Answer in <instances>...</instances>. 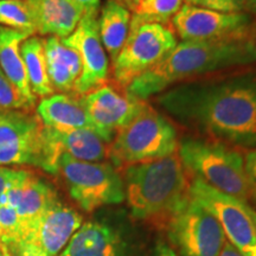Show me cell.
Here are the masks:
<instances>
[{"label": "cell", "mask_w": 256, "mask_h": 256, "mask_svg": "<svg viewBox=\"0 0 256 256\" xmlns=\"http://www.w3.org/2000/svg\"><path fill=\"white\" fill-rule=\"evenodd\" d=\"M166 113L217 142L256 148V76L184 83L156 98Z\"/></svg>", "instance_id": "6da1fadb"}, {"label": "cell", "mask_w": 256, "mask_h": 256, "mask_svg": "<svg viewBox=\"0 0 256 256\" xmlns=\"http://www.w3.org/2000/svg\"><path fill=\"white\" fill-rule=\"evenodd\" d=\"M256 62V37L222 40H183L154 68L134 80L124 92L147 100L176 83L218 70Z\"/></svg>", "instance_id": "7a4b0ae2"}, {"label": "cell", "mask_w": 256, "mask_h": 256, "mask_svg": "<svg viewBox=\"0 0 256 256\" xmlns=\"http://www.w3.org/2000/svg\"><path fill=\"white\" fill-rule=\"evenodd\" d=\"M122 179L124 198L136 220H170L190 200V184L177 153L128 165Z\"/></svg>", "instance_id": "3957f363"}, {"label": "cell", "mask_w": 256, "mask_h": 256, "mask_svg": "<svg viewBox=\"0 0 256 256\" xmlns=\"http://www.w3.org/2000/svg\"><path fill=\"white\" fill-rule=\"evenodd\" d=\"M178 156L194 178L223 194L247 202L252 197L244 159L241 153L217 140L184 138L179 142Z\"/></svg>", "instance_id": "277c9868"}, {"label": "cell", "mask_w": 256, "mask_h": 256, "mask_svg": "<svg viewBox=\"0 0 256 256\" xmlns=\"http://www.w3.org/2000/svg\"><path fill=\"white\" fill-rule=\"evenodd\" d=\"M178 145L174 124L150 106L116 133L110 145L108 158L115 166L126 168L174 154Z\"/></svg>", "instance_id": "5b68a950"}, {"label": "cell", "mask_w": 256, "mask_h": 256, "mask_svg": "<svg viewBox=\"0 0 256 256\" xmlns=\"http://www.w3.org/2000/svg\"><path fill=\"white\" fill-rule=\"evenodd\" d=\"M57 174L62 176L70 197L86 212L124 200V179L108 162H89L62 154Z\"/></svg>", "instance_id": "8992f818"}, {"label": "cell", "mask_w": 256, "mask_h": 256, "mask_svg": "<svg viewBox=\"0 0 256 256\" xmlns=\"http://www.w3.org/2000/svg\"><path fill=\"white\" fill-rule=\"evenodd\" d=\"M177 44L174 31L168 25L130 19L127 40L113 63L114 81L126 90L134 80L168 57Z\"/></svg>", "instance_id": "52a82bcc"}, {"label": "cell", "mask_w": 256, "mask_h": 256, "mask_svg": "<svg viewBox=\"0 0 256 256\" xmlns=\"http://www.w3.org/2000/svg\"><path fill=\"white\" fill-rule=\"evenodd\" d=\"M168 235L182 256H218L226 241L216 217L191 197L168 220Z\"/></svg>", "instance_id": "ba28073f"}, {"label": "cell", "mask_w": 256, "mask_h": 256, "mask_svg": "<svg viewBox=\"0 0 256 256\" xmlns=\"http://www.w3.org/2000/svg\"><path fill=\"white\" fill-rule=\"evenodd\" d=\"M188 192L191 198L216 217L234 247L246 256H256V228L247 202L223 194L197 178L190 184Z\"/></svg>", "instance_id": "9c48e42d"}, {"label": "cell", "mask_w": 256, "mask_h": 256, "mask_svg": "<svg viewBox=\"0 0 256 256\" xmlns=\"http://www.w3.org/2000/svg\"><path fill=\"white\" fill-rule=\"evenodd\" d=\"M43 124L36 112H0V166L34 165L40 168Z\"/></svg>", "instance_id": "30bf717a"}, {"label": "cell", "mask_w": 256, "mask_h": 256, "mask_svg": "<svg viewBox=\"0 0 256 256\" xmlns=\"http://www.w3.org/2000/svg\"><path fill=\"white\" fill-rule=\"evenodd\" d=\"M81 226L82 216L78 211L57 200L22 236L11 254L58 256Z\"/></svg>", "instance_id": "8fae6325"}, {"label": "cell", "mask_w": 256, "mask_h": 256, "mask_svg": "<svg viewBox=\"0 0 256 256\" xmlns=\"http://www.w3.org/2000/svg\"><path fill=\"white\" fill-rule=\"evenodd\" d=\"M248 14H224L202 6L184 4L172 18L176 34L183 40H222L249 36Z\"/></svg>", "instance_id": "7c38bea8"}, {"label": "cell", "mask_w": 256, "mask_h": 256, "mask_svg": "<svg viewBox=\"0 0 256 256\" xmlns=\"http://www.w3.org/2000/svg\"><path fill=\"white\" fill-rule=\"evenodd\" d=\"M81 98L92 130L110 145L121 128L150 107L145 100L133 98L126 92H118L107 84Z\"/></svg>", "instance_id": "4fadbf2b"}, {"label": "cell", "mask_w": 256, "mask_h": 256, "mask_svg": "<svg viewBox=\"0 0 256 256\" xmlns=\"http://www.w3.org/2000/svg\"><path fill=\"white\" fill-rule=\"evenodd\" d=\"M62 42L78 51L82 63L72 95L81 98L104 86L110 76V62L100 40L98 14H83L72 34Z\"/></svg>", "instance_id": "5bb4252c"}, {"label": "cell", "mask_w": 256, "mask_h": 256, "mask_svg": "<svg viewBox=\"0 0 256 256\" xmlns=\"http://www.w3.org/2000/svg\"><path fill=\"white\" fill-rule=\"evenodd\" d=\"M110 144L92 128L58 130L43 126V156L40 168L57 174L62 154L89 162H102L108 158Z\"/></svg>", "instance_id": "9a60e30c"}, {"label": "cell", "mask_w": 256, "mask_h": 256, "mask_svg": "<svg viewBox=\"0 0 256 256\" xmlns=\"http://www.w3.org/2000/svg\"><path fill=\"white\" fill-rule=\"evenodd\" d=\"M58 200L54 188L28 170L14 168L6 204L14 208L20 223V238Z\"/></svg>", "instance_id": "2e32d148"}, {"label": "cell", "mask_w": 256, "mask_h": 256, "mask_svg": "<svg viewBox=\"0 0 256 256\" xmlns=\"http://www.w3.org/2000/svg\"><path fill=\"white\" fill-rule=\"evenodd\" d=\"M34 8L37 34L63 40L72 34L84 14L74 0H28Z\"/></svg>", "instance_id": "e0dca14e"}, {"label": "cell", "mask_w": 256, "mask_h": 256, "mask_svg": "<svg viewBox=\"0 0 256 256\" xmlns=\"http://www.w3.org/2000/svg\"><path fill=\"white\" fill-rule=\"evenodd\" d=\"M64 256H126L124 244L114 230L100 222H87L76 230Z\"/></svg>", "instance_id": "ac0fdd59"}, {"label": "cell", "mask_w": 256, "mask_h": 256, "mask_svg": "<svg viewBox=\"0 0 256 256\" xmlns=\"http://www.w3.org/2000/svg\"><path fill=\"white\" fill-rule=\"evenodd\" d=\"M48 75L54 90L72 95L75 84L82 72L78 52L63 43L60 38L48 37L43 40Z\"/></svg>", "instance_id": "d6986e66"}, {"label": "cell", "mask_w": 256, "mask_h": 256, "mask_svg": "<svg viewBox=\"0 0 256 256\" xmlns=\"http://www.w3.org/2000/svg\"><path fill=\"white\" fill-rule=\"evenodd\" d=\"M36 113L43 126L58 130L92 128L89 115L82 98L68 94H56L42 98Z\"/></svg>", "instance_id": "ffe728a7"}, {"label": "cell", "mask_w": 256, "mask_h": 256, "mask_svg": "<svg viewBox=\"0 0 256 256\" xmlns=\"http://www.w3.org/2000/svg\"><path fill=\"white\" fill-rule=\"evenodd\" d=\"M34 36L30 32L0 26V68L12 84L30 104L36 106L37 98L32 94L26 70L20 55V46Z\"/></svg>", "instance_id": "44dd1931"}, {"label": "cell", "mask_w": 256, "mask_h": 256, "mask_svg": "<svg viewBox=\"0 0 256 256\" xmlns=\"http://www.w3.org/2000/svg\"><path fill=\"white\" fill-rule=\"evenodd\" d=\"M130 10L114 0H107L98 18V34L104 50L110 54L112 63L116 60L127 40L130 26Z\"/></svg>", "instance_id": "7402d4cb"}, {"label": "cell", "mask_w": 256, "mask_h": 256, "mask_svg": "<svg viewBox=\"0 0 256 256\" xmlns=\"http://www.w3.org/2000/svg\"><path fill=\"white\" fill-rule=\"evenodd\" d=\"M20 55L26 70L32 94L40 100L54 95L55 90L48 75L43 40L37 36L28 37L22 43Z\"/></svg>", "instance_id": "603a6c76"}, {"label": "cell", "mask_w": 256, "mask_h": 256, "mask_svg": "<svg viewBox=\"0 0 256 256\" xmlns=\"http://www.w3.org/2000/svg\"><path fill=\"white\" fill-rule=\"evenodd\" d=\"M0 26L36 34V20L30 2L0 0Z\"/></svg>", "instance_id": "cb8c5ba5"}, {"label": "cell", "mask_w": 256, "mask_h": 256, "mask_svg": "<svg viewBox=\"0 0 256 256\" xmlns=\"http://www.w3.org/2000/svg\"><path fill=\"white\" fill-rule=\"evenodd\" d=\"M185 0H142L133 8L132 20L138 23L168 25L178 14Z\"/></svg>", "instance_id": "d4e9b609"}, {"label": "cell", "mask_w": 256, "mask_h": 256, "mask_svg": "<svg viewBox=\"0 0 256 256\" xmlns=\"http://www.w3.org/2000/svg\"><path fill=\"white\" fill-rule=\"evenodd\" d=\"M20 240V223L14 208L8 204L0 206V241L11 252Z\"/></svg>", "instance_id": "484cf974"}, {"label": "cell", "mask_w": 256, "mask_h": 256, "mask_svg": "<svg viewBox=\"0 0 256 256\" xmlns=\"http://www.w3.org/2000/svg\"><path fill=\"white\" fill-rule=\"evenodd\" d=\"M14 110H32L34 106L19 92L0 68V112Z\"/></svg>", "instance_id": "4316f807"}, {"label": "cell", "mask_w": 256, "mask_h": 256, "mask_svg": "<svg viewBox=\"0 0 256 256\" xmlns=\"http://www.w3.org/2000/svg\"><path fill=\"white\" fill-rule=\"evenodd\" d=\"M200 6L224 14L256 12V0H203Z\"/></svg>", "instance_id": "83f0119b"}, {"label": "cell", "mask_w": 256, "mask_h": 256, "mask_svg": "<svg viewBox=\"0 0 256 256\" xmlns=\"http://www.w3.org/2000/svg\"><path fill=\"white\" fill-rule=\"evenodd\" d=\"M243 159H244V171L250 186L252 197L254 198L256 197V148L249 151Z\"/></svg>", "instance_id": "f1b7e54d"}, {"label": "cell", "mask_w": 256, "mask_h": 256, "mask_svg": "<svg viewBox=\"0 0 256 256\" xmlns=\"http://www.w3.org/2000/svg\"><path fill=\"white\" fill-rule=\"evenodd\" d=\"M14 168L0 166V206L6 204V191L11 180Z\"/></svg>", "instance_id": "f546056e"}, {"label": "cell", "mask_w": 256, "mask_h": 256, "mask_svg": "<svg viewBox=\"0 0 256 256\" xmlns=\"http://www.w3.org/2000/svg\"><path fill=\"white\" fill-rule=\"evenodd\" d=\"M84 12V14H98V8H100L101 0H74Z\"/></svg>", "instance_id": "4dcf8cb0"}, {"label": "cell", "mask_w": 256, "mask_h": 256, "mask_svg": "<svg viewBox=\"0 0 256 256\" xmlns=\"http://www.w3.org/2000/svg\"><path fill=\"white\" fill-rule=\"evenodd\" d=\"M153 256H179L174 248H171L164 241H158L154 246Z\"/></svg>", "instance_id": "1f68e13d"}, {"label": "cell", "mask_w": 256, "mask_h": 256, "mask_svg": "<svg viewBox=\"0 0 256 256\" xmlns=\"http://www.w3.org/2000/svg\"><path fill=\"white\" fill-rule=\"evenodd\" d=\"M218 256H246V255L242 254V252H240L238 248L234 247L232 243L226 240Z\"/></svg>", "instance_id": "d6a6232c"}, {"label": "cell", "mask_w": 256, "mask_h": 256, "mask_svg": "<svg viewBox=\"0 0 256 256\" xmlns=\"http://www.w3.org/2000/svg\"><path fill=\"white\" fill-rule=\"evenodd\" d=\"M114 2H119L120 5L124 6V8H126L133 10L138 4H139L140 2H142V0H114Z\"/></svg>", "instance_id": "836d02e7"}, {"label": "cell", "mask_w": 256, "mask_h": 256, "mask_svg": "<svg viewBox=\"0 0 256 256\" xmlns=\"http://www.w3.org/2000/svg\"><path fill=\"white\" fill-rule=\"evenodd\" d=\"M249 215H250L252 222H254V224H255V228H256V211L252 209L250 206H249Z\"/></svg>", "instance_id": "e575fe53"}, {"label": "cell", "mask_w": 256, "mask_h": 256, "mask_svg": "<svg viewBox=\"0 0 256 256\" xmlns=\"http://www.w3.org/2000/svg\"><path fill=\"white\" fill-rule=\"evenodd\" d=\"M202 2H203V0H186V4L194 5V6H200V4Z\"/></svg>", "instance_id": "d590c367"}, {"label": "cell", "mask_w": 256, "mask_h": 256, "mask_svg": "<svg viewBox=\"0 0 256 256\" xmlns=\"http://www.w3.org/2000/svg\"><path fill=\"white\" fill-rule=\"evenodd\" d=\"M252 200H255V203H256V197H254V198H252Z\"/></svg>", "instance_id": "8d00e7d4"}, {"label": "cell", "mask_w": 256, "mask_h": 256, "mask_svg": "<svg viewBox=\"0 0 256 256\" xmlns=\"http://www.w3.org/2000/svg\"><path fill=\"white\" fill-rule=\"evenodd\" d=\"M58 256H64V255H63V254H62V252H60V255H58Z\"/></svg>", "instance_id": "74e56055"}, {"label": "cell", "mask_w": 256, "mask_h": 256, "mask_svg": "<svg viewBox=\"0 0 256 256\" xmlns=\"http://www.w3.org/2000/svg\"><path fill=\"white\" fill-rule=\"evenodd\" d=\"M8 256H14V255H12V254H10V255H8Z\"/></svg>", "instance_id": "f35d334b"}]
</instances>
